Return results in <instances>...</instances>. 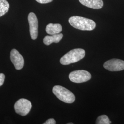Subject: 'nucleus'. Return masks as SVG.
<instances>
[{
    "label": "nucleus",
    "mask_w": 124,
    "mask_h": 124,
    "mask_svg": "<svg viewBox=\"0 0 124 124\" xmlns=\"http://www.w3.org/2000/svg\"><path fill=\"white\" fill-rule=\"evenodd\" d=\"M37 2L41 4H46L51 2L53 0H36Z\"/></svg>",
    "instance_id": "obj_15"
},
{
    "label": "nucleus",
    "mask_w": 124,
    "mask_h": 124,
    "mask_svg": "<svg viewBox=\"0 0 124 124\" xmlns=\"http://www.w3.org/2000/svg\"><path fill=\"white\" fill-rule=\"evenodd\" d=\"M53 92L60 100L65 103H72L75 101L74 94L70 91L62 86H54L53 88Z\"/></svg>",
    "instance_id": "obj_3"
},
{
    "label": "nucleus",
    "mask_w": 124,
    "mask_h": 124,
    "mask_svg": "<svg viewBox=\"0 0 124 124\" xmlns=\"http://www.w3.org/2000/svg\"><path fill=\"white\" fill-rule=\"evenodd\" d=\"M32 108V104L29 100L21 98L16 102L14 108L15 112L19 115L25 116L29 114Z\"/></svg>",
    "instance_id": "obj_5"
},
{
    "label": "nucleus",
    "mask_w": 124,
    "mask_h": 124,
    "mask_svg": "<svg viewBox=\"0 0 124 124\" xmlns=\"http://www.w3.org/2000/svg\"><path fill=\"white\" fill-rule=\"evenodd\" d=\"M69 22L75 29L81 31H92L96 26V23L93 20L78 16L70 17Z\"/></svg>",
    "instance_id": "obj_1"
},
{
    "label": "nucleus",
    "mask_w": 124,
    "mask_h": 124,
    "mask_svg": "<svg viewBox=\"0 0 124 124\" xmlns=\"http://www.w3.org/2000/svg\"><path fill=\"white\" fill-rule=\"evenodd\" d=\"M103 67L109 71H121L124 70V61L119 59H112L105 62Z\"/></svg>",
    "instance_id": "obj_7"
},
{
    "label": "nucleus",
    "mask_w": 124,
    "mask_h": 124,
    "mask_svg": "<svg viewBox=\"0 0 124 124\" xmlns=\"http://www.w3.org/2000/svg\"><path fill=\"white\" fill-rule=\"evenodd\" d=\"M111 123V121L106 115L99 116L96 121V124H110Z\"/></svg>",
    "instance_id": "obj_13"
},
{
    "label": "nucleus",
    "mask_w": 124,
    "mask_h": 124,
    "mask_svg": "<svg viewBox=\"0 0 124 124\" xmlns=\"http://www.w3.org/2000/svg\"><path fill=\"white\" fill-rule=\"evenodd\" d=\"M62 31V26L59 23L53 24L50 23L46 26V32L50 35L58 34Z\"/></svg>",
    "instance_id": "obj_10"
},
{
    "label": "nucleus",
    "mask_w": 124,
    "mask_h": 124,
    "mask_svg": "<svg viewBox=\"0 0 124 124\" xmlns=\"http://www.w3.org/2000/svg\"><path fill=\"white\" fill-rule=\"evenodd\" d=\"M63 37V35L61 33L58 34H55L51 36H46L43 39V43L46 45H50L52 43H58L62 38Z\"/></svg>",
    "instance_id": "obj_11"
},
{
    "label": "nucleus",
    "mask_w": 124,
    "mask_h": 124,
    "mask_svg": "<svg viewBox=\"0 0 124 124\" xmlns=\"http://www.w3.org/2000/svg\"><path fill=\"white\" fill-rule=\"evenodd\" d=\"M9 9V3L6 0H0V17L8 13Z\"/></svg>",
    "instance_id": "obj_12"
},
{
    "label": "nucleus",
    "mask_w": 124,
    "mask_h": 124,
    "mask_svg": "<svg viewBox=\"0 0 124 124\" xmlns=\"http://www.w3.org/2000/svg\"><path fill=\"white\" fill-rule=\"evenodd\" d=\"M73 123H68V124H73Z\"/></svg>",
    "instance_id": "obj_17"
},
{
    "label": "nucleus",
    "mask_w": 124,
    "mask_h": 124,
    "mask_svg": "<svg viewBox=\"0 0 124 124\" xmlns=\"http://www.w3.org/2000/svg\"><path fill=\"white\" fill-rule=\"evenodd\" d=\"M10 59L16 70H20L23 68L24 63V59L16 49H13L11 51Z\"/></svg>",
    "instance_id": "obj_8"
},
{
    "label": "nucleus",
    "mask_w": 124,
    "mask_h": 124,
    "mask_svg": "<svg viewBox=\"0 0 124 124\" xmlns=\"http://www.w3.org/2000/svg\"><path fill=\"white\" fill-rule=\"evenodd\" d=\"M85 55V51L83 49H73L62 57L60 62L62 65H69L79 61L84 58Z\"/></svg>",
    "instance_id": "obj_2"
},
{
    "label": "nucleus",
    "mask_w": 124,
    "mask_h": 124,
    "mask_svg": "<svg viewBox=\"0 0 124 124\" xmlns=\"http://www.w3.org/2000/svg\"><path fill=\"white\" fill-rule=\"evenodd\" d=\"M5 75L2 73H0V87L3 84L5 80Z\"/></svg>",
    "instance_id": "obj_14"
},
{
    "label": "nucleus",
    "mask_w": 124,
    "mask_h": 124,
    "mask_svg": "<svg viewBox=\"0 0 124 124\" xmlns=\"http://www.w3.org/2000/svg\"><path fill=\"white\" fill-rule=\"evenodd\" d=\"M30 26V32L32 40H36L38 36V19L34 13H30L28 17Z\"/></svg>",
    "instance_id": "obj_6"
},
{
    "label": "nucleus",
    "mask_w": 124,
    "mask_h": 124,
    "mask_svg": "<svg viewBox=\"0 0 124 124\" xmlns=\"http://www.w3.org/2000/svg\"><path fill=\"white\" fill-rule=\"evenodd\" d=\"M81 4L94 9L102 8L103 6L102 0H79Z\"/></svg>",
    "instance_id": "obj_9"
},
{
    "label": "nucleus",
    "mask_w": 124,
    "mask_h": 124,
    "mask_svg": "<svg viewBox=\"0 0 124 124\" xmlns=\"http://www.w3.org/2000/svg\"><path fill=\"white\" fill-rule=\"evenodd\" d=\"M91 74L86 70H78L71 72L69 75V79L72 82L80 83L86 82L91 79Z\"/></svg>",
    "instance_id": "obj_4"
},
{
    "label": "nucleus",
    "mask_w": 124,
    "mask_h": 124,
    "mask_svg": "<svg viewBox=\"0 0 124 124\" xmlns=\"http://www.w3.org/2000/svg\"><path fill=\"white\" fill-rule=\"evenodd\" d=\"M56 123V121L53 119H50L49 120H46L45 122H44V124H55Z\"/></svg>",
    "instance_id": "obj_16"
}]
</instances>
